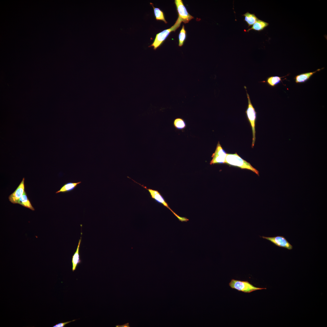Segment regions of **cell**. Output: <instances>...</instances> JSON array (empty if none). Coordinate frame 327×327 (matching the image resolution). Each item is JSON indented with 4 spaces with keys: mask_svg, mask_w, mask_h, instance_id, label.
<instances>
[{
    "mask_svg": "<svg viewBox=\"0 0 327 327\" xmlns=\"http://www.w3.org/2000/svg\"><path fill=\"white\" fill-rule=\"evenodd\" d=\"M225 163L241 169L249 170L259 176V171L253 167L250 163L243 159L236 153L234 154H227Z\"/></svg>",
    "mask_w": 327,
    "mask_h": 327,
    "instance_id": "6da1fadb",
    "label": "cell"
},
{
    "mask_svg": "<svg viewBox=\"0 0 327 327\" xmlns=\"http://www.w3.org/2000/svg\"><path fill=\"white\" fill-rule=\"evenodd\" d=\"M182 22L181 19L178 17L174 24L170 28L167 29L156 34L155 38L152 43L149 47H153L154 49L156 50L164 42L172 31H175L180 26Z\"/></svg>",
    "mask_w": 327,
    "mask_h": 327,
    "instance_id": "7a4b0ae2",
    "label": "cell"
},
{
    "mask_svg": "<svg viewBox=\"0 0 327 327\" xmlns=\"http://www.w3.org/2000/svg\"><path fill=\"white\" fill-rule=\"evenodd\" d=\"M248 99V104L247 109L245 111L246 116L252 128L253 133V140L252 147L253 148L255 141V122L256 118V112L255 109L252 104L249 96L247 92L246 87H244Z\"/></svg>",
    "mask_w": 327,
    "mask_h": 327,
    "instance_id": "3957f363",
    "label": "cell"
},
{
    "mask_svg": "<svg viewBox=\"0 0 327 327\" xmlns=\"http://www.w3.org/2000/svg\"><path fill=\"white\" fill-rule=\"evenodd\" d=\"M230 286L233 289L245 293H250L256 290L266 289V288H261L254 286L247 281H241L232 279L229 284Z\"/></svg>",
    "mask_w": 327,
    "mask_h": 327,
    "instance_id": "277c9868",
    "label": "cell"
},
{
    "mask_svg": "<svg viewBox=\"0 0 327 327\" xmlns=\"http://www.w3.org/2000/svg\"><path fill=\"white\" fill-rule=\"evenodd\" d=\"M133 180L135 182H136L137 183L139 184L140 185H141V186H142L146 189L150 193L151 197L152 199H154L158 203L162 204L164 206L166 207L167 208L170 210L175 216L177 217V218L181 222H187L189 220L188 219L185 217H181L179 216L177 214H176L175 213H174L170 208L164 198L157 190H153L151 189H148L146 186H144L143 185H141V184L137 183L136 182L134 181V180Z\"/></svg>",
    "mask_w": 327,
    "mask_h": 327,
    "instance_id": "5b68a950",
    "label": "cell"
},
{
    "mask_svg": "<svg viewBox=\"0 0 327 327\" xmlns=\"http://www.w3.org/2000/svg\"><path fill=\"white\" fill-rule=\"evenodd\" d=\"M174 2L179 15V17L181 19L182 21L184 23H187L190 21L193 18V17L188 12L182 0H175Z\"/></svg>",
    "mask_w": 327,
    "mask_h": 327,
    "instance_id": "8992f818",
    "label": "cell"
},
{
    "mask_svg": "<svg viewBox=\"0 0 327 327\" xmlns=\"http://www.w3.org/2000/svg\"><path fill=\"white\" fill-rule=\"evenodd\" d=\"M227 154L223 149L219 142L218 143L215 151L212 156V159L210 161V165L216 164L225 163Z\"/></svg>",
    "mask_w": 327,
    "mask_h": 327,
    "instance_id": "52a82bcc",
    "label": "cell"
},
{
    "mask_svg": "<svg viewBox=\"0 0 327 327\" xmlns=\"http://www.w3.org/2000/svg\"><path fill=\"white\" fill-rule=\"evenodd\" d=\"M261 237L269 240L278 246L285 248L289 250L292 249V246L283 236H278L273 237L262 236Z\"/></svg>",
    "mask_w": 327,
    "mask_h": 327,
    "instance_id": "ba28073f",
    "label": "cell"
},
{
    "mask_svg": "<svg viewBox=\"0 0 327 327\" xmlns=\"http://www.w3.org/2000/svg\"><path fill=\"white\" fill-rule=\"evenodd\" d=\"M24 178H23L15 191L8 197L9 201L14 204L18 203V202L25 191Z\"/></svg>",
    "mask_w": 327,
    "mask_h": 327,
    "instance_id": "9c48e42d",
    "label": "cell"
},
{
    "mask_svg": "<svg viewBox=\"0 0 327 327\" xmlns=\"http://www.w3.org/2000/svg\"><path fill=\"white\" fill-rule=\"evenodd\" d=\"M81 240V236L80 239L79 240L78 245L76 251L74 253L72 258L71 262L72 265V270L73 272L76 269L78 265L81 263V260L80 259L79 253L80 247Z\"/></svg>",
    "mask_w": 327,
    "mask_h": 327,
    "instance_id": "30bf717a",
    "label": "cell"
},
{
    "mask_svg": "<svg viewBox=\"0 0 327 327\" xmlns=\"http://www.w3.org/2000/svg\"><path fill=\"white\" fill-rule=\"evenodd\" d=\"M81 183V181L77 182H69L67 183L64 185L59 190L56 192V193L61 192L64 193L72 191Z\"/></svg>",
    "mask_w": 327,
    "mask_h": 327,
    "instance_id": "8fae6325",
    "label": "cell"
},
{
    "mask_svg": "<svg viewBox=\"0 0 327 327\" xmlns=\"http://www.w3.org/2000/svg\"><path fill=\"white\" fill-rule=\"evenodd\" d=\"M320 70L321 69H318L315 71L302 74L297 75L295 78V82L296 83L305 82L309 79L314 74Z\"/></svg>",
    "mask_w": 327,
    "mask_h": 327,
    "instance_id": "7c38bea8",
    "label": "cell"
},
{
    "mask_svg": "<svg viewBox=\"0 0 327 327\" xmlns=\"http://www.w3.org/2000/svg\"><path fill=\"white\" fill-rule=\"evenodd\" d=\"M269 25L268 23L259 19L250 28H249L246 31L249 32L251 30L259 31L263 30L265 28L268 26Z\"/></svg>",
    "mask_w": 327,
    "mask_h": 327,
    "instance_id": "4fadbf2b",
    "label": "cell"
},
{
    "mask_svg": "<svg viewBox=\"0 0 327 327\" xmlns=\"http://www.w3.org/2000/svg\"><path fill=\"white\" fill-rule=\"evenodd\" d=\"M18 203L19 204L25 207L29 208L32 210H35L34 208L33 207L30 201L28 200L25 191L24 192L22 196L20 198Z\"/></svg>",
    "mask_w": 327,
    "mask_h": 327,
    "instance_id": "5bb4252c",
    "label": "cell"
},
{
    "mask_svg": "<svg viewBox=\"0 0 327 327\" xmlns=\"http://www.w3.org/2000/svg\"><path fill=\"white\" fill-rule=\"evenodd\" d=\"M244 16V21L248 25V27L253 25L259 19L254 14H251L247 12L242 15Z\"/></svg>",
    "mask_w": 327,
    "mask_h": 327,
    "instance_id": "9a60e30c",
    "label": "cell"
},
{
    "mask_svg": "<svg viewBox=\"0 0 327 327\" xmlns=\"http://www.w3.org/2000/svg\"><path fill=\"white\" fill-rule=\"evenodd\" d=\"M150 4L153 8L154 15L156 20L162 21H164L165 23H167V22L165 19L164 15L163 12L159 8L154 7L152 3H150Z\"/></svg>",
    "mask_w": 327,
    "mask_h": 327,
    "instance_id": "2e32d148",
    "label": "cell"
},
{
    "mask_svg": "<svg viewBox=\"0 0 327 327\" xmlns=\"http://www.w3.org/2000/svg\"><path fill=\"white\" fill-rule=\"evenodd\" d=\"M282 78L277 76H270L267 78L265 82L270 86L274 87L281 81Z\"/></svg>",
    "mask_w": 327,
    "mask_h": 327,
    "instance_id": "e0dca14e",
    "label": "cell"
},
{
    "mask_svg": "<svg viewBox=\"0 0 327 327\" xmlns=\"http://www.w3.org/2000/svg\"><path fill=\"white\" fill-rule=\"evenodd\" d=\"M173 124L175 127L179 130L184 129L186 125L184 121L181 118H176L174 121Z\"/></svg>",
    "mask_w": 327,
    "mask_h": 327,
    "instance_id": "ac0fdd59",
    "label": "cell"
},
{
    "mask_svg": "<svg viewBox=\"0 0 327 327\" xmlns=\"http://www.w3.org/2000/svg\"><path fill=\"white\" fill-rule=\"evenodd\" d=\"M186 38V31L185 29L184 26L183 25L179 35V46H182L183 45Z\"/></svg>",
    "mask_w": 327,
    "mask_h": 327,
    "instance_id": "d6986e66",
    "label": "cell"
},
{
    "mask_svg": "<svg viewBox=\"0 0 327 327\" xmlns=\"http://www.w3.org/2000/svg\"><path fill=\"white\" fill-rule=\"evenodd\" d=\"M75 320H73L72 321H68L64 322L59 323L54 325L53 327H64L65 326V325H66L71 322L75 321Z\"/></svg>",
    "mask_w": 327,
    "mask_h": 327,
    "instance_id": "ffe728a7",
    "label": "cell"
},
{
    "mask_svg": "<svg viewBox=\"0 0 327 327\" xmlns=\"http://www.w3.org/2000/svg\"><path fill=\"white\" fill-rule=\"evenodd\" d=\"M116 327H130L129 323L127 322L122 325H117L116 326Z\"/></svg>",
    "mask_w": 327,
    "mask_h": 327,
    "instance_id": "44dd1931",
    "label": "cell"
}]
</instances>
